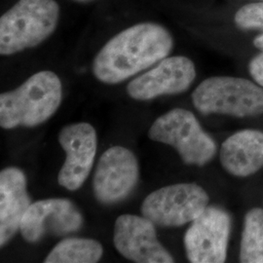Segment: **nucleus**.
I'll list each match as a JSON object with an SVG mask.
<instances>
[{"label":"nucleus","mask_w":263,"mask_h":263,"mask_svg":"<svg viewBox=\"0 0 263 263\" xmlns=\"http://www.w3.org/2000/svg\"><path fill=\"white\" fill-rule=\"evenodd\" d=\"M59 142L66 154V161L58 175L59 184L70 191L83 185L94 165L98 139L89 123H76L64 127Z\"/></svg>","instance_id":"9d476101"},{"label":"nucleus","mask_w":263,"mask_h":263,"mask_svg":"<svg viewBox=\"0 0 263 263\" xmlns=\"http://www.w3.org/2000/svg\"><path fill=\"white\" fill-rule=\"evenodd\" d=\"M199 112L254 117L263 113V87L248 79L215 76L205 79L192 94Z\"/></svg>","instance_id":"20e7f679"},{"label":"nucleus","mask_w":263,"mask_h":263,"mask_svg":"<svg viewBox=\"0 0 263 263\" xmlns=\"http://www.w3.org/2000/svg\"><path fill=\"white\" fill-rule=\"evenodd\" d=\"M62 82L55 72L42 70L17 89L0 96V126L3 129L35 127L46 122L60 107Z\"/></svg>","instance_id":"f03ea898"},{"label":"nucleus","mask_w":263,"mask_h":263,"mask_svg":"<svg viewBox=\"0 0 263 263\" xmlns=\"http://www.w3.org/2000/svg\"><path fill=\"white\" fill-rule=\"evenodd\" d=\"M259 1H263V0H259Z\"/></svg>","instance_id":"412c9836"},{"label":"nucleus","mask_w":263,"mask_h":263,"mask_svg":"<svg viewBox=\"0 0 263 263\" xmlns=\"http://www.w3.org/2000/svg\"><path fill=\"white\" fill-rule=\"evenodd\" d=\"M76 1H80V2H86V1H91V0H76Z\"/></svg>","instance_id":"aec40b11"},{"label":"nucleus","mask_w":263,"mask_h":263,"mask_svg":"<svg viewBox=\"0 0 263 263\" xmlns=\"http://www.w3.org/2000/svg\"><path fill=\"white\" fill-rule=\"evenodd\" d=\"M27 178L22 170L8 167L0 173V246L9 243L31 205Z\"/></svg>","instance_id":"ddd939ff"},{"label":"nucleus","mask_w":263,"mask_h":263,"mask_svg":"<svg viewBox=\"0 0 263 263\" xmlns=\"http://www.w3.org/2000/svg\"><path fill=\"white\" fill-rule=\"evenodd\" d=\"M236 27L243 30H259L263 33V1L246 4L236 12Z\"/></svg>","instance_id":"f3484780"},{"label":"nucleus","mask_w":263,"mask_h":263,"mask_svg":"<svg viewBox=\"0 0 263 263\" xmlns=\"http://www.w3.org/2000/svg\"><path fill=\"white\" fill-rule=\"evenodd\" d=\"M60 6L55 0H19L0 18V54L36 47L55 31Z\"/></svg>","instance_id":"7ed1b4c3"},{"label":"nucleus","mask_w":263,"mask_h":263,"mask_svg":"<svg viewBox=\"0 0 263 263\" xmlns=\"http://www.w3.org/2000/svg\"><path fill=\"white\" fill-rule=\"evenodd\" d=\"M231 218L218 207H209L194 219L184 235V248L192 263L224 262Z\"/></svg>","instance_id":"0eeeda50"},{"label":"nucleus","mask_w":263,"mask_h":263,"mask_svg":"<svg viewBox=\"0 0 263 263\" xmlns=\"http://www.w3.org/2000/svg\"><path fill=\"white\" fill-rule=\"evenodd\" d=\"M209 195L196 183L159 188L145 198L141 214L155 226L179 227L196 219L208 207Z\"/></svg>","instance_id":"423d86ee"},{"label":"nucleus","mask_w":263,"mask_h":263,"mask_svg":"<svg viewBox=\"0 0 263 263\" xmlns=\"http://www.w3.org/2000/svg\"><path fill=\"white\" fill-rule=\"evenodd\" d=\"M148 138L169 144L186 165L204 166L216 156V141L204 131L191 111L175 108L151 125Z\"/></svg>","instance_id":"39448f33"},{"label":"nucleus","mask_w":263,"mask_h":263,"mask_svg":"<svg viewBox=\"0 0 263 263\" xmlns=\"http://www.w3.org/2000/svg\"><path fill=\"white\" fill-rule=\"evenodd\" d=\"M240 260L263 263V210L260 208L252 209L245 216Z\"/></svg>","instance_id":"dca6fc26"},{"label":"nucleus","mask_w":263,"mask_h":263,"mask_svg":"<svg viewBox=\"0 0 263 263\" xmlns=\"http://www.w3.org/2000/svg\"><path fill=\"white\" fill-rule=\"evenodd\" d=\"M174 39L167 28L141 23L113 36L93 62L95 77L105 84H117L168 57Z\"/></svg>","instance_id":"f257e3e1"},{"label":"nucleus","mask_w":263,"mask_h":263,"mask_svg":"<svg viewBox=\"0 0 263 263\" xmlns=\"http://www.w3.org/2000/svg\"><path fill=\"white\" fill-rule=\"evenodd\" d=\"M249 71L254 81L263 87V52L251 60L249 64Z\"/></svg>","instance_id":"a211bd4d"},{"label":"nucleus","mask_w":263,"mask_h":263,"mask_svg":"<svg viewBox=\"0 0 263 263\" xmlns=\"http://www.w3.org/2000/svg\"><path fill=\"white\" fill-rule=\"evenodd\" d=\"M196 78V68L186 57H166L158 65L133 79L127 93L137 101H149L161 96L187 91Z\"/></svg>","instance_id":"9b49d317"},{"label":"nucleus","mask_w":263,"mask_h":263,"mask_svg":"<svg viewBox=\"0 0 263 263\" xmlns=\"http://www.w3.org/2000/svg\"><path fill=\"white\" fill-rule=\"evenodd\" d=\"M113 244L119 254L134 262L175 261L174 257L158 241L155 224L145 216H118L114 224Z\"/></svg>","instance_id":"f8f14e48"},{"label":"nucleus","mask_w":263,"mask_h":263,"mask_svg":"<svg viewBox=\"0 0 263 263\" xmlns=\"http://www.w3.org/2000/svg\"><path fill=\"white\" fill-rule=\"evenodd\" d=\"M254 45L257 49L261 50V52H263V33L257 35L256 37L254 38Z\"/></svg>","instance_id":"6ab92c4d"},{"label":"nucleus","mask_w":263,"mask_h":263,"mask_svg":"<svg viewBox=\"0 0 263 263\" xmlns=\"http://www.w3.org/2000/svg\"><path fill=\"white\" fill-rule=\"evenodd\" d=\"M104 254L102 244L93 239L66 238L54 247L45 263H96Z\"/></svg>","instance_id":"2eb2a0df"},{"label":"nucleus","mask_w":263,"mask_h":263,"mask_svg":"<svg viewBox=\"0 0 263 263\" xmlns=\"http://www.w3.org/2000/svg\"><path fill=\"white\" fill-rule=\"evenodd\" d=\"M139 180V163L135 154L123 146L104 151L95 171L93 189L96 199L111 205L131 194Z\"/></svg>","instance_id":"6e6552de"},{"label":"nucleus","mask_w":263,"mask_h":263,"mask_svg":"<svg viewBox=\"0 0 263 263\" xmlns=\"http://www.w3.org/2000/svg\"><path fill=\"white\" fill-rule=\"evenodd\" d=\"M83 226V216L76 205L63 198H51L32 203L23 216L20 231L30 244L48 234L64 236L74 233Z\"/></svg>","instance_id":"1a4fd4ad"},{"label":"nucleus","mask_w":263,"mask_h":263,"mask_svg":"<svg viewBox=\"0 0 263 263\" xmlns=\"http://www.w3.org/2000/svg\"><path fill=\"white\" fill-rule=\"evenodd\" d=\"M220 163L235 177H249L263 168V133L257 130L237 132L220 148Z\"/></svg>","instance_id":"4468645a"}]
</instances>
